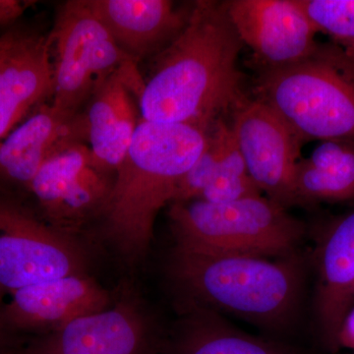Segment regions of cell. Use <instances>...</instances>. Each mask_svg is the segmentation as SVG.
<instances>
[{"mask_svg": "<svg viewBox=\"0 0 354 354\" xmlns=\"http://www.w3.org/2000/svg\"><path fill=\"white\" fill-rule=\"evenodd\" d=\"M243 44L225 2H195L183 32L153 57L139 97L142 120L209 131L244 97Z\"/></svg>", "mask_w": 354, "mask_h": 354, "instance_id": "6da1fadb", "label": "cell"}, {"mask_svg": "<svg viewBox=\"0 0 354 354\" xmlns=\"http://www.w3.org/2000/svg\"><path fill=\"white\" fill-rule=\"evenodd\" d=\"M169 274L188 307L241 319L276 335L290 334L304 308L306 274L297 253L258 257L174 246Z\"/></svg>", "mask_w": 354, "mask_h": 354, "instance_id": "7a4b0ae2", "label": "cell"}, {"mask_svg": "<svg viewBox=\"0 0 354 354\" xmlns=\"http://www.w3.org/2000/svg\"><path fill=\"white\" fill-rule=\"evenodd\" d=\"M201 128L141 120L99 218L102 232L127 259L148 252L156 218L206 147Z\"/></svg>", "mask_w": 354, "mask_h": 354, "instance_id": "3957f363", "label": "cell"}, {"mask_svg": "<svg viewBox=\"0 0 354 354\" xmlns=\"http://www.w3.org/2000/svg\"><path fill=\"white\" fill-rule=\"evenodd\" d=\"M258 101L274 111L301 145L354 141L353 60L341 50H321L299 64L262 68Z\"/></svg>", "mask_w": 354, "mask_h": 354, "instance_id": "277c9868", "label": "cell"}, {"mask_svg": "<svg viewBox=\"0 0 354 354\" xmlns=\"http://www.w3.org/2000/svg\"><path fill=\"white\" fill-rule=\"evenodd\" d=\"M169 218L176 246L204 253L288 257L306 232L304 221L263 195L223 204L171 203Z\"/></svg>", "mask_w": 354, "mask_h": 354, "instance_id": "5b68a950", "label": "cell"}, {"mask_svg": "<svg viewBox=\"0 0 354 354\" xmlns=\"http://www.w3.org/2000/svg\"><path fill=\"white\" fill-rule=\"evenodd\" d=\"M50 41L55 58L51 104L65 113L82 111L97 88L134 62L121 50L88 0H69L58 7Z\"/></svg>", "mask_w": 354, "mask_h": 354, "instance_id": "8992f818", "label": "cell"}, {"mask_svg": "<svg viewBox=\"0 0 354 354\" xmlns=\"http://www.w3.org/2000/svg\"><path fill=\"white\" fill-rule=\"evenodd\" d=\"M74 235L51 225L15 190L0 186V297L83 274L85 253Z\"/></svg>", "mask_w": 354, "mask_h": 354, "instance_id": "52a82bcc", "label": "cell"}, {"mask_svg": "<svg viewBox=\"0 0 354 354\" xmlns=\"http://www.w3.org/2000/svg\"><path fill=\"white\" fill-rule=\"evenodd\" d=\"M114 176L97 165L87 143L75 142L44 162L28 191L46 221L76 234L99 220L113 191Z\"/></svg>", "mask_w": 354, "mask_h": 354, "instance_id": "ba28073f", "label": "cell"}, {"mask_svg": "<svg viewBox=\"0 0 354 354\" xmlns=\"http://www.w3.org/2000/svg\"><path fill=\"white\" fill-rule=\"evenodd\" d=\"M230 127L261 192L286 209L299 206L295 174L302 145L285 123L262 102L244 95L232 109Z\"/></svg>", "mask_w": 354, "mask_h": 354, "instance_id": "9c48e42d", "label": "cell"}, {"mask_svg": "<svg viewBox=\"0 0 354 354\" xmlns=\"http://www.w3.org/2000/svg\"><path fill=\"white\" fill-rule=\"evenodd\" d=\"M242 43L263 68H279L315 57L321 50L316 30L297 0L225 1Z\"/></svg>", "mask_w": 354, "mask_h": 354, "instance_id": "30bf717a", "label": "cell"}, {"mask_svg": "<svg viewBox=\"0 0 354 354\" xmlns=\"http://www.w3.org/2000/svg\"><path fill=\"white\" fill-rule=\"evenodd\" d=\"M53 97L50 32L16 26L0 37V143Z\"/></svg>", "mask_w": 354, "mask_h": 354, "instance_id": "8fae6325", "label": "cell"}, {"mask_svg": "<svg viewBox=\"0 0 354 354\" xmlns=\"http://www.w3.org/2000/svg\"><path fill=\"white\" fill-rule=\"evenodd\" d=\"M144 80L130 62L109 79L84 109L87 144L101 169L115 176L136 132Z\"/></svg>", "mask_w": 354, "mask_h": 354, "instance_id": "7c38bea8", "label": "cell"}, {"mask_svg": "<svg viewBox=\"0 0 354 354\" xmlns=\"http://www.w3.org/2000/svg\"><path fill=\"white\" fill-rule=\"evenodd\" d=\"M152 327L136 302L122 299L51 332L32 354H152Z\"/></svg>", "mask_w": 354, "mask_h": 354, "instance_id": "4fadbf2b", "label": "cell"}, {"mask_svg": "<svg viewBox=\"0 0 354 354\" xmlns=\"http://www.w3.org/2000/svg\"><path fill=\"white\" fill-rule=\"evenodd\" d=\"M75 142L87 143L84 109L69 113L41 104L0 143V186L28 191L44 162Z\"/></svg>", "mask_w": 354, "mask_h": 354, "instance_id": "5bb4252c", "label": "cell"}, {"mask_svg": "<svg viewBox=\"0 0 354 354\" xmlns=\"http://www.w3.org/2000/svg\"><path fill=\"white\" fill-rule=\"evenodd\" d=\"M3 323L26 330L55 332L80 317L111 307L108 291L85 274L28 286L11 293Z\"/></svg>", "mask_w": 354, "mask_h": 354, "instance_id": "9a60e30c", "label": "cell"}, {"mask_svg": "<svg viewBox=\"0 0 354 354\" xmlns=\"http://www.w3.org/2000/svg\"><path fill=\"white\" fill-rule=\"evenodd\" d=\"M316 272L317 330L324 346L335 353L342 323L354 304V212L335 221L321 237Z\"/></svg>", "mask_w": 354, "mask_h": 354, "instance_id": "2e32d148", "label": "cell"}, {"mask_svg": "<svg viewBox=\"0 0 354 354\" xmlns=\"http://www.w3.org/2000/svg\"><path fill=\"white\" fill-rule=\"evenodd\" d=\"M121 50L133 62L156 57L183 32L190 10L169 0H88Z\"/></svg>", "mask_w": 354, "mask_h": 354, "instance_id": "e0dca14e", "label": "cell"}, {"mask_svg": "<svg viewBox=\"0 0 354 354\" xmlns=\"http://www.w3.org/2000/svg\"><path fill=\"white\" fill-rule=\"evenodd\" d=\"M169 354H314L277 337L237 329L209 310L188 307L177 325Z\"/></svg>", "mask_w": 354, "mask_h": 354, "instance_id": "ac0fdd59", "label": "cell"}, {"mask_svg": "<svg viewBox=\"0 0 354 354\" xmlns=\"http://www.w3.org/2000/svg\"><path fill=\"white\" fill-rule=\"evenodd\" d=\"M295 189L299 206L354 198V141H324L298 160Z\"/></svg>", "mask_w": 354, "mask_h": 354, "instance_id": "d6986e66", "label": "cell"}, {"mask_svg": "<svg viewBox=\"0 0 354 354\" xmlns=\"http://www.w3.org/2000/svg\"><path fill=\"white\" fill-rule=\"evenodd\" d=\"M262 195L259 187L249 176L245 162L230 127L218 171L206 189L203 191L199 199L196 200L223 204Z\"/></svg>", "mask_w": 354, "mask_h": 354, "instance_id": "ffe728a7", "label": "cell"}, {"mask_svg": "<svg viewBox=\"0 0 354 354\" xmlns=\"http://www.w3.org/2000/svg\"><path fill=\"white\" fill-rule=\"evenodd\" d=\"M317 32L329 36L354 60V0H297Z\"/></svg>", "mask_w": 354, "mask_h": 354, "instance_id": "44dd1931", "label": "cell"}, {"mask_svg": "<svg viewBox=\"0 0 354 354\" xmlns=\"http://www.w3.org/2000/svg\"><path fill=\"white\" fill-rule=\"evenodd\" d=\"M29 4L20 0H0V27L12 26Z\"/></svg>", "mask_w": 354, "mask_h": 354, "instance_id": "7402d4cb", "label": "cell"}, {"mask_svg": "<svg viewBox=\"0 0 354 354\" xmlns=\"http://www.w3.org/2000/svg\"><path fill=\"white\" fill-rule=\"evenodd\" d=\"M339 348H346L354 351V307L344 318L339 334Z\"/></svg>", "mask_w": 354, "mask_h": 354, "instance_id": "603a6c76", "label": "cell"}, {"mask_svg": "<svg viewBox=\"0 0 354 354\" xmlns=\"http://www.w3.org/2000/svg\"><path fill=\"white\" fill-rule=\"evenodd\" d=\"M4 327L3 320H2L1 313H0V335H1L2 328Z\"/></svg>", "mask_w": 354, "mask_h": 354, "instance_id": "cb8c5ba5", "label": "cell"}, {"mask_svg": "<svg viewBox=\"0 0 354 354\" xmlns=\"http://www.w3.org/2000/svg\"><path fill=\"white\" fill-rule=\"evenodd\" d=\"M353 75H354V62H353Z\"/></svg>", "mask_w": 354, "mask_h": 354, "instance_id": "d4e9b609", "label": "cell"}, {"mask_svg": "<svg viewBox=\"0 0 354 354\" xmlns=\"http://www.w3.org/2000/svg\"><path fill=\"white\" fill-rule=\"evenodd\" d=\"M353 354H354V353H353Z\"/></svg>", "mask_w": 354, "mask_h": 354, "instance_id": "484cf974", "label": "cell"}]
</instances>
